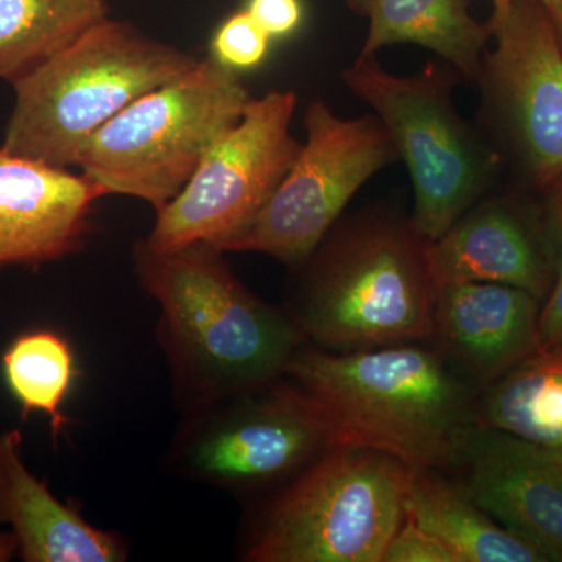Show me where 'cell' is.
<instances>
[{
  "instance_id": "1",
  "label": "cell",
  "mask_w": 562,
  "mask_h": 562,
  "mask_svg": "<svg viewBox=\"0 0 562 562\" xmlns=\"http://www.w3.org/2000/svg\"><path fill=\"white\" fill-rule=\"evenodd\" d=\"M224 254L205 243L133 246L136 279L160 308L155 335L181 412L276 382L308 344L286 310L257 297Z\"/></svg>"
},
{
  "instance_id": "2",
  "label": "cell",
  "mask_w": 562,
  "mask_h": 562,
  "mask_svg": "<svg viewBox=\"0 0 562 562\" xmlns=\"http://www.w3.org/2000/svg\"><path fill=\"white\" fill-rule=\"evenodd\" d=\"M424 344L350 351L306 344L284 376L321 413L335 446L380 450L412 469L452 471L476 427L479 391Z\"/></svg>"
},
{
  "instance_id": "3",
  "label": "cell",
  "mask_w": 562,
  "mask_h": 562,
  "mask_svg": "<svg viewBox=\"0 0 562 562\" xmlns=\"http://www.w3.org/2000/svg\"><path fill=\"white\" fill-rule=\"evenodd\" d=\"M291 269L283 308L308 344L350 351L431 341V241L398 206L372 203L341 216Z\"/></svg>"
},
{
  "instance_id": "4",
  "label": "cell",
  "mask_w": 562,
  "mask_h": 562,
  "mask_svg": "<svg viewBox=\"0 0 562 562\" xmlns=\"http://www.w3.org/2000/svg\"><path fill=\"white\" fill-rule=\"evenodd\" d=\"M198 58L147 38L127 22H98L14 81L3 149L77 166L85 144L147 92L187 72Z\"/></svg>"
},
{
  "instance_id": "5",
  "label": "cell",
  "mask_w": 562,
  "mask_h": 562,
  "mask_svg": "<svg viewBox=\"0 0 562 562\" xmlns=\"http://www.w3.org/2000/svg\"><path fill=\"white\" fill-rule=\"evenodd\" d=\"M412 468L380 450L335 446L257 502L241 543L249 562H383L406 516Z\"/></svg>"
},
{
  "instance_id": "6",
  "label": "cell",
  "mask_w": 562,
  "mask_h": 562,
  "mask_svg": "<svg viewBox=\"0 0 562 562\" xmlns=\"http://www.w3.org/2000/svg\"><path fill=\"white\" fill-rule=\"evenodd\" d=\"M341 80L390 132L412 179L409 216L428 241L497 187L501 161L475 122L457 110L454 88L464 79L449 63L436 58L413 76H395L376 55H358Z\"/></svg>"
},
{
  "instance_id": "7",
  "label": "cell",
  "mask_w": 562,
  "mask_h": 562,
  "mask_svg": "<svg viewBox=\"0 0 562 562\" xmlns=\"http://www.w3.org/2000/svg\"><path fill=\"white\" fill-rule=\"evenodd\" d=\"M251 99L239 72L211 55L106 122L77 166L105 195H131L161 210Z\"/></svg>"
},
{
  "instance_id": "8",
  "label": "cell",
  "mask_w": 562,
  "mask_h": 562,
  "mask_svg": "<svg viewBox=\"0 0 562 562\" xmlns=\"http://www.w3.org/2000/svg\"><path fill=\"white\" fill-rule=\"evenodd\" d=\"M331 447L321 413L281 376L183 412L168 465L191 482L260 502Z\"/></svg>"
},
{
  "instance_id": "9",
  "label": "cell",
  "mask_w": 562,
  "mask_h": 562,
  "mask_svg": "<svg viewBox=\"0 0 562 562\" xmlns=\"http://www.w3.org/2000/svg\"><path fill=\"white\" fill-rule=\"evenodd\" d=\"M475 85V125L520 183L546 190L562 176V52L539 0H513L490 24Z\"/></svg>"
},
{
  "instance_id": "10",
  "label": "cell",
  "mask_w": 562,
  "mask_h": 562,
  "mask_svg": "<svg viewBox=\"0 0 562 562\" xmlns=\"http://www.w3.org/2000/svg\"><path fill=\"white\" fill-rule=\"evenodd\" d=\"M297 95L269 91L214 143L183 190L157 211L144 241L169 251L205 243L227 251L257 220L290 171L302 143L292 136Z\"/></svg>"
},
{
  "instance_id": "11",
  "label": "cell",
  "mask_w": 562,
  "mask_h": 562,
  "mask_svg": "<svg viewBox=\"0 0 562 562\" xmlns=\"http://www.w3.org/2000/svg\"><path fill=\"white\" fill-rule=\"evenodd\" d=\"M306 139L265 209L227 251H258L292 266L305 260L362 184L398 160L373 114L344 120L324 99L305 111Z\"/></svg>"
},
{
  "instance_id": "12",
  "label": "cell",
  "mask_w": 562,
  "mask_h": 562,
  "mask_svg": "<svg viewBox=\"0 0 562 562\" xmlns=\"http://www.w3.org/2000/svg\"><path fill=\"white\" fill-rule=\"evenodd\" d=\"M438 284L490 281L547 299L557 277V247L546 210L494 190L431 243Z\"/></svg>"
},
{
  "instance_id": "13",
  "label": "cell",
  "mask_w": 562,
  "mask_h": 562,
  "mask_svg": "<svg viewBox=\"0 0 562 562\" xmlns=\"http://www.w3.org/2000/svg\"><path fill=\"white\" fill-rule=\"evenodd\" d=\"M460 484L506 530L562 561V457L476 425L462 449Z\"/></svg>"
},
{
  "instance_id": "14",
  "label": "cell",
  "mask_w": 562,
  "mask_h": 562,
  "mask_svg": "<svg viewBox=\"0 0 562 562\" xmlns=\"http://www.w3.org/2000/svg\"><path fill=\"white\" fill-rule=\"evenodd\" d=\"M105 192L85 173L0 147V268L61 260L81 249Z\"/></svg>"
},
{
  "instance_id": "15",
  "label": "cell",
  "mask_w": 562,
  "mask_h": 562,
  "mask_svg": "<svg viewBox=\"0 0 562 562\" xmlns=\"http://www.w3.org/2000/svg\"><path fill=\"white\" fill-rule=\"evenodd\" d=\"M541 308L508 284H439L431 344L480 394L538 349Z\"/></svg>"
},
{
  "instance_id": "16",
  "label": "cell",
  "mask_w": 562,
  "mask_h": 562,
  "mask_svg": "<svg viewBox=\"0 0 562 562\" xmlns=\"http://www.w3.org/2000/svg\"><path fill=\"white\" fill-rule=\"evenodd\" d=\"M22 432H0V525L18 539L25 562H124L128 543L52 494L22 458Z\"/></svg>"
},
{
  "instance_id": "17",
  "label": "cell",
  "mask_w": 562,
  "mask_h": 562,
  "mask_svg": "<svg viewBox=\"0 0 562 562\" xmlns=\"http://www.w3.org/2000/svg\"><path fill=\"white\" fill-rule=\"evenodd\" d=\"M369 22L360 55H376L392 44H416L449 63L475 83L492 40L487 22L469 10V0H346Z\"/></svg>"
},
{
  "instance_id": "18",
  "label": "cell",
  "mask_w": 562,
  "mask_h": 562,
  "mask_svg": "<svg viewBox=\"0 0 562 562\" xmlns=\"http://www.w3.org/2000/svg\"><path fill=\"white\" fill-rule=\"evenodd\" d=\"M406 514L438 538L458 562L549 561L532 543L492 519L460 484L439 471H409Z\"/></svg>"
},
{
  "instance_id": "19",
  "label": "cell",
  "mask_w": 562,
  "mask_h": 562,
  "mask_svg": "<svg viewBox=\"0 0 562 562\" xmlns=\"http://www.w3.org/2000/svg\"><path fill=\"white\" fill-rule=\"evenodd\" d=\"M475 417L562 457V346L532 351L480 392Z\"/></svg>"
},
{
  "instance_id": "20",
  "label": "cell",
  "mask_w": 562,
  "mask_h": 562,
  "mask_svg": "<svg viewBox=\"0 0 562 562\" xmlns=\"http://www.w3.org/2000/svg\"><path fill=\"white\" fill-rule=\"evenodd\" d=\"M105 18V0H0V79L14 83Z\"/></svg>"
},
{
  "instance_id": "21",
  "label": "cell",
  "mask_w": 562,
  "mask_h": 562,
  "mask_svg": "<svg viewBox=\"0 0 562 562\" xmlns=\"http://www.w3.org/2000/svg\"><path fill=\"white\" fill-rule=\"evenodd\" d=\"M2 369L24 417L32 412L46 414L52 435L58 438L70 422L63 405L77 373L70 344L52 330L24 333L3 353Z\"/></svg>"
},
{
  "instance_id": "22",
  "label": "cell",
  "mask_w": 562,
  "mask_h": 562,
  "mask_svg": "<svg viewBox=\"0 0 562 562\" xmlns=\"http://www.w3.org/2000/svg\"><path fill=\"white\" fill-rule=\"evenodd\" d=\"M271 36L261 29L249 11L232 14L214 35L213 57L236 72L254 69L265 61Z\"/></svg>"
},
{
  "instance_id": "23",
  "label": "cell",
  "mask_w": 562,
  "mask_h": 562,
  "mask_svg": "<svg viewBox=\"0 0 562 562\" xmlns=\"http://www.w3.org/2000/svg\"><path fill=\"white\" fill-rule=\"evenodd\" d=\"M543 194V210L557 247V277L539 317L538 349L562 346V176L553 180Z\"/></svg>"
},
{
  "instance_id": "24",
  "label": "cell",
  "mask_w": 562,
  "mask_h": 562,
  "mask_svg": "<svg viewBox=\"0 0 562 562\" xmlns=\"http://www.w3.org/2000/svg\"><path fill=\"white\" fill-rule=\"evenodd\" d=\"M383 562H458L438 538L424 530L406 514L392 536Z\"/></svg>"
},
{
  "instance_id": "25",
  "label": "cell",
  "mask_w": 562,
  "mask_h": 562,
  "mask_svg": "<svg viewBox=\"0 0 562 562\" xmlns=\"http://www.w3.org/2000/svg\"><path fill=\"white\" fill-rule=\"evenodd\" d=\"M247 11L271 38L290 35L303 18L301 0H250Z\"/></svg>"
},
{
  "instance_id": "26",
  "label": "cell",
  "mask_w": 562,
  "mask_h": 562,
  "mask_svg": "<svg viewBox=\"0 0 562 562\" xmlns=\"http://www.w3.org/2000/svg\"><path fill=\"white\" fill-rule=\"evenodd\" d=\"M550 24H552L554 35L562 52V0H539Z\"/></svg>"
},
{
  "instance_id": "27",
  "label": "cell",
  "mask_w": 562,
  "mask_h": 562,
  "mask_svg": "<svg viewBox=\"0 0 562 562\" xmlns=\"http://www.w3.org/2000/svg\"><path fill=\"white\" fill-rule=\"evenodd\" d=\"M18 554V539L13 532L0 531V562H9Z\"/></svg>"
},
{
  "instance_id": "28",
  "label": "cell",
  "mask_w": 562,
  "mask_h": 562,
  "mask_svg": "<svg viewBox=\"0 0 562 562\" xmlns=\"http://www.w3.org/2000/svg\"><path fill=\"white\" fill-rule=\"evenodd\" d=\"M512 2L513 0H492V16L487 22L494 24V22L501 21L505 16L506 11H508L509 5H512Z\"/></svg>"
}]
</instances>
